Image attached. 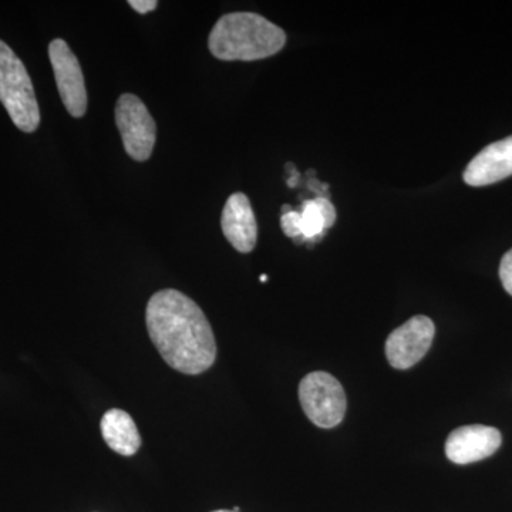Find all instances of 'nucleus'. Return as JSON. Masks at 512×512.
<instances>
[{
	"label": "nucleus",
	"instance_id": "nucleus-5",
	"mask_svg": "<svg viewBox=\"0 0 512 512\" xmlns=\"http://www.w3.org/2000/svg\"><path fill=\"white\" fill-rule=\"evenodd\" d=\"M116 124L128 156L147 161L156 146L157 126L146 104L134 94H123L116 104Z\"/></svg>",
	"mask_w": 512,
	"mask_h": 512
},
{
	"label": "nucleus",
	"instance_id": "nucleus-6",
	"mask_svg": "<svg viewBox=\"0 0 512 512\" xmlns=\"http://www.w3.org/2000/svg\"><path fill=\"white\" fill-rule=\"evenodd\" d=\"M436 326L429 316L417 315L390 333L386 357L394 369L406 370L419 363L429 352Z\"/></svg>",
	"mask_w": 512,
	"mask_h": 512
},
{
	"label": "nucleus",
	"instance_id": "nucleus-2",
	"mask_svg": "<svg viewBox=\"0 0 512 512\" xmlns=\"http://www.w3.org/2000/svg\"><path fill=\"white\" fill-rule=\"evenodd\" d=\"M284 30L256 13L237 12L222 16L210 33L212 56L225 62H252L281 52Z\"/></svg>",
	"mask_w": 512,
	"mask_h": 512
},
{
	"label": "nucleus",
	"instance_id": "nucleus-11",
	"mask_svg": "<svg viewBox=\"0 0 512 512\" xmlns=\"http://www.w3.org/2000/svg\"><path fill=\"white\" fill-rule=\"evenodd\" d=\"M100 429L107 446L121 456H134L141 446V436L136 423L124 410H109L101 419Z\"/></svg>",
	"mask_w": 512,
	"mask_h": 512
},
{
	"label": "nucleus",
	"instance_id": "nucleus-9",
	"mask_svg": "<svg viewBox=\"0 0 512 512\" xmlns=\"http://www.w3.org/2000/svg\"><path fill=\"white\" fill-rule=\"evenodd\" d=\"M512 175V136L483 148L464 171V183L485 187Z\"/></svg>",
	"mask_w": 512,
	"mask_h": 512
},
{
	"label": "nucleus",
	"instance_id": "nucleus-3",
	"mask_svg": "<svg viewBox=\"0 0 512 512\" xmlns=\"http://www.w3.org/2000/svg\"><path fill=\"white\" fill-rule=\"evenodd\" d=\"M0 101L16 127L35 133L40 124V109L35 89L25 64L0 40Z\"/></svg>",
	"mask_w": 512,
	"mask_h": 512
},
{
	"label": "nucleus",
	"instance_id": "nucleus-1",
	"mask_svg": "<svg viewBox=\"0 0 512 512\" xmlns=\"http://www.w3.org/2000/svg\"><path fill=\"white\" fill-rule=\"evenodd\" d=\"M148 335L165 363L183 375H201L217 359V342L207 316L183 292L163 289L147 303Z\"/></svg>",
	"mask_w": 512,
	"mask_h": 512
},
{
	"label": "nucleus",
	"instance_id": "nucleus-16",
	"mask_svg": "<svg viewBox=\"0 0 512 512\" xmlns=\"http://www.w3.org/2000/svg\"><path fill=\"white\" fill-rule=\"evenodd\" d=\"M212 512H237V511L218 510V511H212Z\"/></svg>",
	"mask_w": 512,
	"mask_h": 512
},
{
	"label": "nucleus",
	"instance_id": "nucleus-8",
	"mask_svg": "<svg viewBox=\"0 0 512 512\" xmlns=\"http://www.w3.org/2000/svg\"><path fill=\"white\" fill-rule=\"evenodd\" d=\"M503 443L500 431L495 427L474 426L458 427L448 436L446 454L448 460L456 464H471L493 456Z\"/></svg>",
	"mask_w": 512,
	"mask_h": 512
},
{
	"label": "nucleus",
	"instance_id": "nucleus-10",
	"mask_svg": "<svg viewBox=\"0 0 512 512\" xmlns=\"http://www.w3.org/2000/svg\"><path fill=\"white\" fill-rule=\"evenodd\" d=\"M222 232L229 244L241 254L254 251L258 225L247 195L235 192L225 202L221 217Z\"/></svg>",
	"mask_w": 512,
	"mask_h": 512
},
{
	"label": "nucleus",
	"instance_id": "nucleus-14",
	"mask_svg": "<svg viewBox=\"0 0 512 512\" xmlns=\"http://www.w3.org/2000/svg\"><path fill=\"white\" fill-rule=\"evenodd\" d=\"M128 5L141 15H146V13L157 9L158 2L156 0H130Z\"/></svg>",
	"mask_w": 512,
	"mask_h": 512
},
{
	"label": "nucleus",
	"instance_id": "nucleus-13",
	"mask_svg": "<svg viewBox=\"0 0 512 512\" xmlns=\"http://www.w3.org/2000/svg\"><path fill=\"white\" fill-rule=\"evenodd\" d=\"M500 279L505 291L512 296V249L501 259Z\"/></svg>",
	"mask_w": 512,
	"mask_h": 512
},
{
	"label": "nucleus",
	"instance_id": "nucleus-12",
	"mask_svg": "<svg viewBox=\"0 0 512 512\" xmlns=\"http://www.w3.org/2000/svg\"><path fill=\"white\" fill-rule=\"evenodd\" d=\"M335 221L336 210L328 198L318 197L303 202L298 211L299 237L295 239L296 244L318 241Z\"/></svg>",
	"mask_w": 512,
	"mask_h": 512
},
{
	"label": "nucleus",
	"instance_id": "nucleus-15",
	"mask_svg": "<svg viewBox=\"0 0 512 512\" xmlns=\"http://www.w3.org/2000/svg\"><path fill=\"white\" fill-rule=\"evenodd\" d=\"M266 279H268V278H266V275L261 276V282H266Z\"/></svg>",
	"mask_w": 512,
	"mask_h": 512
},
{
	"label": "nucleus",
	"instance_id": "nucleus-4",
	"mask_svg": "<svg viewBox=\"0 0 512 512\" xmlns=\"http://www.w3.org/2000/svg\"><path fill=\"white\" fill-rule=\"evenodd\" d=\"M303 412L320 429L342 423L346 413V394L339 380L326 372H312L299 384Z\"/></svg>",
	"mask_w": 512,
	"mask_h": 512
},
{
	"label": "nucleus",
	"instance_id": "nucleus-7",
	"mask_svg": "<svg viewBox=\"0 0 512 512\" xmlns=\"http://www.w3.org/2000/svg\"><path fill=\"white\" fill-rule=\"evenodd\" d=\"M49 57L60 99L70 116L80 119L87 110V92L79 60L62 39L50 42Z\"/></svg>",
	"mask_w": 512,
	"mask_h": 512
}]
</instances>
